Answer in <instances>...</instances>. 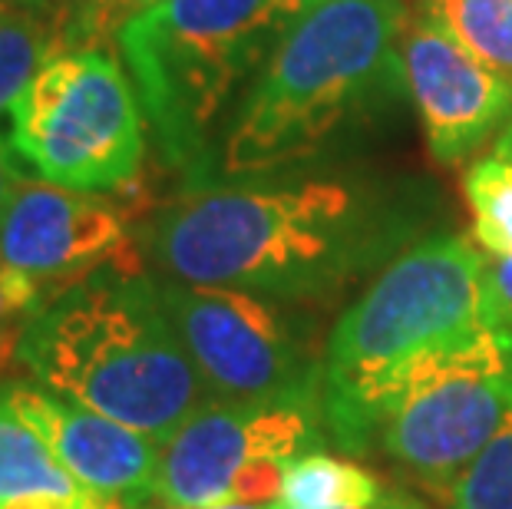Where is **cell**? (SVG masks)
<instances>
[{
	"mask_svg": "<svg viewBox=\"0 0 512 509\" xmlns=\"http://www.w3.org/2000/svg\"><path fill=\"white\" fill-rule=\"evenodd\" d=\"M394 242L387 215L347 182L202 186L169 202L146 232L172 281L301 301L344 288Z\"/></svg>",
	"mask_w": 512,
	"mask_h": 509,
	"instance_id": "cell-1",
	"label": "cell"
},
{
	"mask_svg": "<svg viewBox=\"0 0 512 509\" xmlns=\"http://www.w3.org/2000/svg\"><path fill=\"white\" fill-rule=\"evenodd\" d=\"M483 272L486 252L470 238H427L337 318L321 357V414L341 447H370L413 381L493 338Z\"/></svg>",
	"mask_w": 512,
	"mask_h": 509,
	"instance_id": "cell-2",
	"label": "cell"
},
{
	"mask_svg": "<svg viewBox=\"0 0 512 509\" xmlns=\"http://www.w3.org/2000/svg\"><path fill=\"white\" fill-rule=\"evenodd\" d=\"M17 361L40 387L159 443L215 400L162 308L156 278L126 268L57 291L20 334Z\"/></svg>",
	"mask_w": 512,
	"mask_h": 509,
	"instance_id": "cell-3",
	"label": "cell"
},
{
	"mask_svg": "<svg viewBox=\"0 0 512 509\" xmlns=\"http://www.w3.org/2000/svg\"><path fill=\"white\" fill-rule=\"evenodd\" d=\"M403 0H321L271 53L225 129L219 169L258 176L314 156L403 77Z\"/></svg>",
	"mask_w": 512,
	"mask_h": 509,
	"instance_id": "cell-4",
	"label": "cell"
},
{
	"mask_svg": "<svg viewBox=\"0 0 512 509\" xmlns=\"http://www.w3.org/2000/svg\"><path fill=\"white\" fill-rule=\"evenodd\" d=\"M321 0H162L119 30L159 156L205 179L212 139L248 77Z\"/></svg>",
	"mask_w": 512,
	"mask_h": 509,
	"instance_id": "cell-5",
	"label": "cell"
},
{
	"mask_svg": "<svg viewBox=\"0 0 512 509\" xmlns=\"http://www.w3.org/2000/svg\"><path fill=\"white\" fill-rule=\"evenodd\" d=\"M146 129L133 77L106 47L53 53L10 110L17 159L40 179L100 196L139 176Z\"/></svg>",
	"mask_w": 512,
	"mask_h": 509,
	"instance_id": "cell-6",
	"label": "cell"
},
{
	"mask_svg": "<svg viewBox=\"0 0 512 509\" xmlns=\"http://www.w3.org/2000/svg\"><path fill=\"white\" fill-rule=\"evenodd\" d=\"M156 291L215 400L321 410V364L275 298L172 278Z\"/></svg>",
	"mask_w": 512,
	"mask_h": 509,
	"instance_id": "cell-7",
	"label": "cell"
},
{
	"mask_svg": "<svg viewBox=\"0 0 512 509\" xmlns=\"http://www.w3.org/2000/svg\"><path fill=\"white\" fill-rule=\"evenodd\" d=\"M324 430L318 407L209 400L162 443L152 496L166 509L278 506L285 467Z\"/></svg>",
	"mask_w": 512,
	"mask_h": 509,
	"instance_id": "cell-8",
	"label": "cell"
},
{
	"mask_svg": "<svg viewBox=\"0 0 512 509\" xmlns=\"http://www.w3.org/2000/svg\"><path fill=\"white\" fill-rule=\"evenodd\" d=\"M509 417L512 354L493 334L413 381L380 420L377 440L397 467L450 496Z\"/></svg>",
	"mask_w": 512,
	"mask_h": 509,
	"instance_id": "cell-9",
	"label": "cell"
},
{
	"mask_svg": "<svg viewBox=\"0 0 512 509\" xmlns=\"http://www.w3.org/2000/svg\"><path fill=\"white\" fill-rule=\"evenodd\" d=\"M0 258L40 281L50 298L113 265L139 272L129 265L126 215L100 192L67 189L47 179H20L4 202Z\"/></svg>",
	"mask_w": 512,
	"mask_h": 509,
	"instance_id": "cell-10",
	"label": "cell"
},
{
	"mask_svg": "<svg viewBox=\"0 0 512 509\" xmlns=\"http://www.w3.org/2000/svg\"><path fill=\"white\" fill-rule=\"evenodd\" d=\"M400 63L427 146L443 166H460L512 119V86L433 20L410 17L400 37Z\"/></svg>",
	"mask_w": 512,
	"mask_h": 509,
	"instance_id": "cell-11",
	"label": "cell"
},
{
	"mask_svg": "<svg viewBox=\"0 0 512 509\" xmlns=\"http://www.w3.org/2000/svg\"><path fill=\"white\" fill-rule=\"evenodd\" d=\"M10 407L34 427L53 457L90 496L149 503L162 443L93 407L76 404L37 381H4Z\"/></svg>",
	"mask_w": 512,
	"mask_h": 509,
	"instance_id": "cell-12",
	"label": "cell"
},
{
	"mask_svg": "<svg viewBox=\"0 0 512 509\" xmlns=\"http://www.w3.org/2000/svg\"><path fill=\"white\" fill-rule=\"evenodd\" d=\"M20 496L80 500L90 493L63 470V463L53 457L40 433L10 407L4 387H0V506L20 500Z\"/></svg>",
	"mask_w": 512,
	"mask_h": 509,
	"instance_id": "cell-13",
	"label": "cell"
},
{
	"mask_svg": "<svg viewBox=\"0 0 512 509\" xmlns=\"http://www.w3.org/2000/svg\"><path fill=\"white\" fill-rule=\"evenodd\" d=\"M384 486L361 463L311 450L285 467L278 509H347L384 500Z\"/></svg>",
	"mask_w": 512,
	"mask_h": 509,
	"instance_id": "cell-14",
	"label": "cell"
},
{
	"mask_svg": "<svg viewBox=\"0 0 512 509\" xmlns=\"http://www.w3.org/2000/svg\"><path fill=\"white\" fill-rule=\"evenodd\" d=\"M53 53H60V17L30 0H0V116L14 110Z\"/></svg>",
	"mask_w": 512,
	"mask_h": 509,
	"instance_id": "cell-15",
	"label": "cell"
},
{
	"mask_svg": "<svg viewBox=\"0 0 512 509\" xmlns=\"http://www.w3.org/2000/svg\"><path fill=\"white\" fill-rule=\"evenodd\" d=\"M423 17L512 86V0H423Z\"/></svg>",
	"mask_w": 512,
	"mask_h": 509,
	"instance_id": "cell-16",
	"label": "cell"
},
{
	"mask_svg": "<svg viewBox=\"0 0 512 509\" xmlns=\"http://www.w3.org/2000/svg\"><path fill=\"white\" fill-rule=\"evenodd\" d=\"M473 212V238L489 258H512V162L486 156L463 182Z\"/></svg>",
	"mask_w": 512,
	"mask_h": 509,
	"instance_id": "cell-17",
	"label": "cell"
},
{
	"mask_svg": "<svg viewBox=\"0 0 512 509\" xmlns=\"http://www.w3.org/2000/svg\"><path fill=\"white\" fill-rule=\"evenodd\" d=\"M453 509H512V417L450 490Z\"/></svg>",
	"mask_w": 512,
	"mask_h": 509,
	"instance_id": "cell-18",
	"label": "cell"
},
{
	"mask_svg": "<svg viewBox=\"0 0 512 509\" xmlns=\"http://www.w3.org/2000/svg\"><path fill=\"white\" fill-rule=\"evenodd\" d=\"M159 4L162 0H70L60 14V53L103 47L106 40L119 37L129 20Z\"/></svg>",
	"mask_w": 512,
	"mask_h": 509,
	"instance_id": "cell-19",
	"label": "cell"
},
{
	"mask_svg": "<svg viewBox=\"0 0 512 509\" xmlns=\"http://www.w3.org/2000/svg\"><path fill=\"white\" fill-rule=\"evenodd\" d=\"M47 301L50 295L43 291L40 281L10 268L0 258V377L10 374L14 364H20L17 361L20 334H24V328L34 321V314Z\"/></svg>",
	"mask_w": 512,
	"mask_h": 509,
	"instance_id": "cell-20",
	"label": "cell"
},
{
	"mask_svg": "<svg viewBox=\"0 0 512 509\" xmlns=\"http://www.w3.org/2000/svg\"><path fill=\"white\" fill-rule=\"evenodd\" d=\"M486 291V324L499 344L512 354V258H489L483 272Z\"/></svg>",
	"mask_w": 512,
	"mask_h": 509,
	"instance_id": "cell-21",
	"label": "cell"
},
{
	"mask_svg": "<svg viewBox=\"0 0 512 509\" xmlns=\"http://www.w3.org/2000/svg\"><path fill=\"white\" fill-rule=\"evenodd\" d=\"M0 509H100L96 496H80V500H63V496H20Z\"/></svg>",
	"mask_w": 512,
	"mask_h": 509,
	"instance_id": "cell-22",
	"label": "cell"
},
{
	"mask_svg": "<svg viewBox=\"0 0 512 509\" xmlns=\"http://www.w3.org/2000/svg\"><path fill=\"white\" fill-rule=\"evenodd\" d=\"M17 153H14V146L7 143L4 136H0V209H4V202L14 196V189H17V182L24 179L17 172Z\"/></svg>",
	"mask_w": 512,
	"mask_h": 509,
	"instance_id": "cell-23",
	"label": "cell"
},
{
	"mask_svg": "<svg viewBox=\"0 0 512 509\" xmlns=\"http://www.w3.org/2000/svg\"><path fill=\"white\" fill-rule=\"evenodd\" d=\"M347 509H423V506L410 503V500H400V496H384V500L374 503V506H347Z\"/></svg>",
	"mask_w": 512,
	"mask_h": 509,
	"instance_id": "cell-24",
	"label": "cell"
},
{
	"mask_svg": "<svg viewBox=\"0 0 512 509\" xmlns=\"http://www.w3.org/2000/svg\"><path fill=\"white\" fill-rule=\"evenodd\" d=\"M493 156H503L512 162V119H509V126H506V133L499 136V143H496V153Z\"/></svg>",
	"mask_w": 512,
	"mask_h": 509,
	"instance_id": "cell-25",
	"label": "cell"
},
{
	"mask_svg": "<svg viewBox=\"0 0 512 509\" xmlns=\"http://www.w3.org/2000/svg\"><path fill=\"white\" fill-rule=\"evenodd\" d=\"M202 509H278V506H252V503H225V506H202Z\"/></svg>",
	"mask_w": 512,
	"mask_h": 509,
	"instance_id": "cell-26",
	"label": "cell"
},
{
	"mask_svg": "<svg viewBox=\"0 0 512 509\" xmlns=\"http://www.w3.org/2000/svg\"><path fill=\"white\" fill-rule=\"evenodd\" d=\"M30 4H40V7H50V0H30Z\"/></svg>",
	"mask_w": 512,
	"mask_h": 509,
	"instance_id": "cell-27",
	"label": "cell"
},
{
	"mask_svg": "<svg viewBox=\"0 0 512 509\" xmlns=\"http://www.w3.org/2000/svg\"><path fill=\"white\" fill-rule=\"evenodd\" d=\"M0 384H4V377H0Z\"/></svg>",
	"mask_w": 512,
	"mask_h": 509,
	"instance_id": "cell-28",
	"label": "cell"
}]
</instances>
